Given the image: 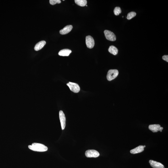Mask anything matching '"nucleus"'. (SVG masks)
Listing matches in <instances>:
<instances>
[{
  "instance_id": "2eb2a0df",
  "label": "nucleus",
  "mask_w": 168,
  "mask_h": 168,
  "mask_svg": "<svg viewBox=\"0 0 168 168\" xmlns=\"http://www.w3.org/2000/svg\"><path fill=\"white\" fill-rule=\"evenodd\" d=\"M75 1L76 4L82 7L86 6L87 2L86 0H75Z\"/></svg>"
},
{
  "instance_id": "7ed1b4c3",
  "label": "nucleus",
  "mask_w": 168,
  "mask_h": 168,
  "mask_svg": "<svg viewBox=\"0 0 168 168\" xmlns=\"http://www.w3.org/2000/svg\"><path fill=\"white\" fill-rule=\"evenodd\" d=\"M85 156L87 158H97L100 155L99 153L96 150H87L85 153Z\"/></svg>"
},
{
  "instance_id": "6e6552de",
  "label": "nucleus",
  "mask_w": 168,
  "mask_h": 168,
  "mask_svg": "<svg viewBox=\"0 0 168 168\" xmlns=\"http://www.w3.org/2000/svg\"><path fill=\"white\" fill-rule=\"evenodd\" d=\"M149 128L153 132H157L158 131L162 132L163 128L161 127L159 124H154L150 125L149 126Z\"/></svg>"
},
{
  "instance_id": "4468645a",
  "label": "nucleus",
  "mask_w": 168,
  "mask_h": 168,
  "mask_svg": "<svg viewBox=\"0 0 168 168\" xmlns=\"http://www.w3.org/2000/svg\"><path fill=\"white\" fill-rule=\"evenodd\" d=\"M109 52L111 54L114 55H116L117 54L118 52V50L117 48L113 46H110L108 49Z\"/></svg>"
},
{
  "instance_id": "20e7f679",
  "label": "nucleus",
  "mask_w": 168,
  "mask_h": 168,
  "mask_svg": "<svg viewBox=\"0 0 168 168\" xmlns=\"http://www.w3.org/2000/svg\"><path fill=\"white\" fill-rule=\"evenodd\" d=\"M105 37L109 41H115L116 40V37L114 34L111 31L105 30L104 31Z\"/></svg>"
},
{
  "instance_id": "0eeeda50",
  "label": "nucleus",
  "mask_w": 168,
  "mask_h": 168,
  "mask_svg": "<svg viewBox=\"0 0 168 168\" xmlns=\"http://www.w3.org/2000/svg\"><path fill=\"white\" fill-rule=\"evenodd\" d=\"M59 117L62 129V130H64L66 126V117L64 113L62 111H60Z\"/></svg>"
},
{
  "instance_id": "f257e3e1",
  "label": "nucleus",
  "mask_w": 168,
  "mask_h": 168,
  "mask_svg": "<svg viewBox=\"0 0 168 168\" xmlns=\"http://www.w3.org/2000/svg\"><path fill=\"white\" fill-rule=\"evenodd\" d=\"M28 147L30 150L39 152L47 151L48 149L47 147L44 145L38 143H33L32 145H29Z\"/></svg>"
},
{
  "instance_id": "1a4fd4ad",
  "label": "nucleus",
  "mask_w": 168,
  "mask_h": 168,
  "mask_svg": "<svg viewBox=\"0 0 168 168\" xmlns=\"http://www.w3.org/2000/svg\"><path fill=\"white\" fill-rule=\"evenodd\" d=\"M145 146L140 145L135 148L130 150V153L133 154H135L139 153L143 151L144 150V148L145 147Z\"/></svg>"
},
{
  "instance_id": "f03ea898",
  "label": "nucleus",
  "mask_w": 168,
  "mask_h": 168,
  "mask_svg": "<svg viewBox=\"0 0 168 168\" xmlns=\"http://www.w3.org/2000/svg\"><path fill=\"white\" fill-rule=\"evenodd\" d=\"M119 74V72L117 70H110L107 73V80L109 81H111L116 78Z\"/></svg>"
},
{
  "instance_id": "6ab92c4d",
  "label": "nucleus",
  "mask_w": 168,
  "mask_h": 168,
  "mask_svg": "<svg viewBox=\"0 0 168 168\" xmlns=\"http://www.w3.org/2000/svg\"><path fill=\"white\" fill-rule=\"evenodd\" d=\"M163 60H165L167 62H168V55H165L163 56Z\"/></svg>"
},
{
  "instance_id": "f3484780",
  "label": "nucleus",
  "mask_w": 168,
  "mask_h": 168,
  "mask_svg": "<svg viewBox=\"0 0 168 168\" xmlns=\"http://www.w3.org/2000/svg\"><path fill=\"white\" fill-rule=\"evenodd\" d=\"M114 13L116 16L118 15L121 12V10L120 7H115L114 10Z\"/></svg>"
},
{
  "instance_id": "ddd939ff",
  "label": "nucleus",
  "mask_w": 168,
  "mask_h": 168,
  "mask_svg": "<svg viewBox=\"0 0 168 168\" xmlns=\"http://www.w3.org/2000/svg\"><path fill=\"white\" fill-rule=\"evenodd\" d=\"M46 42L45 41H40L37 43L35 46L34 50L36 51H38L41 49L45 45H46Z\"/></svg>"
},
{
  "instance_id": "dca6fc26",
  "label": "nucleus",
  "mask_w": 168,
  "mask_h": 168,
  "mask_svg": "<svg viewBox=\"0 0 168 168\" xmlns=\"http://www.w3.org/2000/svg\"><path fill=\"white\" fill-rule=\"evenodd\" d=\"M136 12H129L128 14L127 17L126 18H127L128 20H130L133 18L134 17H135L136 16Z\"/></svg>"
},
{
  "instance_id": "a211bd4d",
  "label": "nucleus",
  "mask_w": 168,
  "mask_h": 168,
  "mask_svg": "<svg viewBox=\"0 0 168 168\" xmlns=\"http://www.w3.org/2000/svg\"><path fill=\"white\" fill-rule=\"evenodd\" d=\"M61 2V1L60 0H50V4L52 5H55L56 3H60Z\"/></svg>"
},
{
  "instance_id": "aec40b11",
  "label": "nucleus",
  "mask_w": 168,
  "mask_h": 168,
  "mask_svg": "<svg viewBox=\"0 0 168 168\" xmlns=\"http://www.w3.org/2000/svg\"><path fill=\"white\" fill-rule=\"evenodd\" d=\"M86 6H87V5H86Z\"/></svg>"
},
{
  "instance_id": "423d86ee",
  "label": "nucleus",
  "mask_w": 168,
  "mask_h": 168,
  "mask_svg": "<svg viewBox=\"0 0 168 168\" xmlns=\"http://www.w3.org/2000/svg\"><path fill=\"white\" fill-rule=\"evenodd\" d=\"M86 43L87 47L89 49L93 48L94 46V40L91 36H86Z\"/></svg>"
},
{
  "instance_id": "9b49d317",
  "label": "nucleus",
  "mask_w": 168,
  "mask_h": 168,
  "mask_svg": "<svg viewBox=\"0 0 168 168\" xmlns=\"http://www.w3.org/2000/svg\"><path fill=\"white\" fill-rule=\"evenodd\" d=\"M72 28L73 26L71 25L66 26L64 28L60 31V33L62 35L67 34L72 30Z\"/></svg>"
},
{
  "instance_id": "f8f14e48",
  "label": "nucleus",
  "mask_w": 168,
  "mask_h": 168,
  "mask_svg": "<svg viewBox=\"0 0 168 168\" xmlns=\"http://www.w3.org/2000/svg\"><path fill=\"white\" fill-rule=\"evenodd\" d=\"M72 52L71 50L69 49H64L61 50L59 52L58 54L61 56H68Z\"/></svg>"
},
{
  "instance_id": "9d476101",
  "label": "nucleus",
  "mask_w": 168,
  "mask_h": 168,
  "mask_svg": "<svg viewBox=\"0 0 168 168\" xmlns=\"http://www.w3.org/2000/svg\"><path fill=\"white\" fill-rule=\"evenodd\" d=\"M149 163L152 167L154 168H164L165 167L164 165L160 163L153 160H150Z\"/></svg>"
},
{
  "instance_id": "39448f33",
  "label": "nucleus",
  "mask_w": 168,
  "mask_h": 168,
  "mask_svg": "<svg viewBox=\"0 0 168 168\" xmlns=\"http://www.w3.org/2000/svg\"><path fill=\"white\" fill-rule=\"evenodd\" d=\"M67 85L70 88V90L73 92L78 93L79 92L80 87L78 84L74 83L69 82L67 84Z\"/></svg>"
}]
</instances>
